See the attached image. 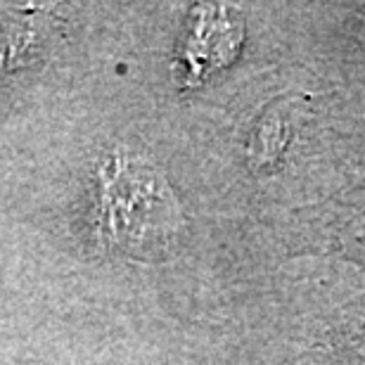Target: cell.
Masks as SVG:
<instances>
[{"mask_svg": "<svg viewBox=\"0 0 365 365\" xmlns=\"http://www.w3.org/2000/svg\"><path fill=\"white\" fill-rule=\"evenodd\" d=\"M102 223L107 240L130 254L166 250L178 228V204L148 166L114 157L102 169Z\"/></svg>", "mask_w": 365, "mask_h": 365, "instance_id": "obj_1", "label": "cell"}]
</instances>
